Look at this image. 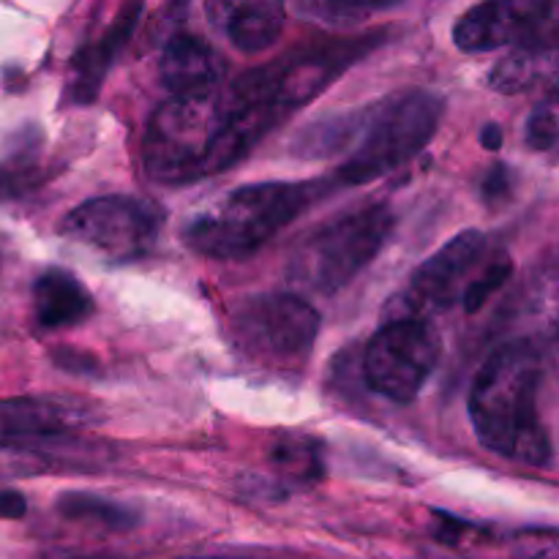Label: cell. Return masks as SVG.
<instances>
[{"label": "cell", "instance_id": "7c38bea8", "mask_svg": "<svg viewBox=\"0 0 559 559\" xmlns=\"http://www.w3.org/2000/svg\"><path fill=\"white\" fill-rule=\"evenodd\" d=\"M82 424V415L74 404L60 399H3L0 402V445H20V442L47 440L66 435Z\"/></svg>", "mask_w": 559, "mask_h": 559}, {"label": "cell", "instance_id": "4fadbf2b", "mask_svg": "<svg viewBox=\"0 0 559 559\" xmlns=\"http://www.w3.org/2000/svg\"><path fill=\"white\" fill-rule=\"evenodd\" d=\"M140 14H142V0H126L118 20L107 27V33H104L98 41L87 44L82 52H76L74 74H71V85H69L71 98H74L76 104H91L93 98H96L109 66H112V60L118 58L123 44L129 41V36L134 33L136 22H140Z\"/></svg>", "mask_w": 559, "mask_h": 559}, {"label": "cell", "instance_id": "ffe728a7", "mask_svg": "<svg viewBox=\"0 0 559 559\" xmlns=\"http://www.w3.org/2000/svg\"><path fill=\"white\" fill-rule=\"evenodd\" d=\"M511 271H513V262L508 260L506 254H500V257H495V260L489 262V265H484L480 267V273L478 276H469V282L464 284V309L469 311V314H473V311H478L480 306L486 304V300L491 298V295L497 293V289L502 287V284H506V278L511 276Z\"/></svg>", "mask_w": 559, "mask_h": 559}, {"label": "cell", "instance_id": "30bf717a", "mask_svg": "<svg viewBox=\"0 0 559 559\" xmlns=\"http://www.w3.org/2000/svg\"><path fill=\"white\" fill-rule=\"evenodd\" d=\"M549 25L551 0H484L456 22L453 41L464 52H489L535 41Z\"/></svg>", "mask_w": 559, "mask_h": 559}, {"label": "cell", "instance_id": "2e32d148", "mask_svg": "<svg viewBox=\"0 0 559 559\" xmlns=\"http://www.w3.org/2000/svg\"><path fill=\"white\" fill-rule=\"evenodd\" d=\"M555 71V44L549 38H535V41L519 44L508 58H502L489 74V85L495 91L508 93H524L540 80V76Z\"/></svg>", "mask_w": 559, "mask_h": 559}, {"label": "cell", "instance_id": "7402d4cb", "mask_svg": "<svg viewBox=\"0 0 559 559\" xmlns=\"http://www.w3.org/2000/svg\"><path fill=\"white\" fill-rule=\"evenodd\" d=\"M484 194L489 202H500L506 200V197H511V178H508V169L506 167H495L489 173V178H486L484 183Z\"/></svg>", "mask_w": 559, "mask_h": 559}, {"label": "cell", "instance_id": "5bb4252c", "mask_svg": "<svg viewBox=\"0 0 559 559\" xmlns=\"http://www.w3.org/2000/svg\"><path fill=\"white\" fill-rule=\"evenodd\" d=\"M162 82L173 96L180 93H202L218 85V66L213 49L200 36H175L162 52Z\"/></svg>", "mask_w": 559, "mask_h": 559}, {"label": "cell", "instance_id": "277c9868", "mask_svg": "<svg viewBox=\"0 0 559 559\" xmlns=\"http://www.w3.org/2000/svg\"><path fill=\"white\" fill-rule=\"evenodd\" d=\"M218 131V87L167 98L151 115L142 136V164L147 178L164 186H183L213 175Z\"/></svg>", "mask_w": 559, "mask_h": 559}, {"label": "cell", "instance_id": "8fae6325", "mask_svg": "<svg viewBox=\"0 0 559 559\" xmlns=\"http://www.w3.org/2000/svg\"><path fill=\"white\" fill-rule=\"evenodd\" d=\"M284 0H207V20L238 52L257 55L284 31Z\"/></svg>", "mask_w": 559, "mask_h": 559}, {"label": "cell", "instance_id": "5b68a950", "mask_svg": "<svg viewBox=\"0 0 559 559\" xmlns=\"http://www.w3.org/2000/svg\"><path fill=\"white\" fill-rule=\"evenodd\" d=\"M391 233L393 213L388 205H366L331 218L293 251L289 284L314 295L338 293L380 254Z\"/></svg>", "mask_w": 559, "mask_h": 559}, {"label": "cell", "instance_id": "9a60e30c", "mask_svg": "<svg viewBox=\"0 0 559 559\" xmlns=\"http://www.w3.org/2000/svg\"><path fill=\"white\" fill-rule=\"evenodd\" d=\"M33 311L41 328H69L93 314V298L80 278L66 271H47L33 284Z\"/></svg>", "mask_w": 559, "mask_h": 559}, {"label": "cell", "instance_id": "3957f363", "mask_svg": "<svg viewBox=\"0 0 559 559\" xmlns=\"http://www.w3.org/2000/svg\"><path fill=\"white\" fill-rule=\"evenodd\" d=\"M445 102L431 91H399L353 112V140L338 164V186H364L413 162L431 142Z\"/></svg>", "mask_w": 559, "mask_h": 559}, {"label": "cell", "instance_id": "e0dca14e", "mask_svg": "<svg viewBox=\"0 0 559 559\" xmlns=\"http://www.w3.org/2000/svg\"><path fill=\"white\" fill-rule=\"evenodd\" d=\"M58 511L71 522H93L107 530H131L136 524V513L129 508L93 495H63L58 500Z\"/></svg>", "mask_w": 559, "mask_h": 559}, {"label": "cell", "instance_id": "44dd1931", "mask_svg": "<svg viewBox=\"0 0 559 559\" xmlns=\"http://www.w3.org/2000/svg\"><path fill=\"white\" fill-rule=\"evenodd\" d=\"M557 131H559V118H557V96L555 91L533 109L527 120V145L535 151H551L557 145Z\"/></svg>", "mask_w": 559, "mask_h": 559}, {"label": "cell", "instance_id": "52a82bcc", "mask_svg": "<svg viewBox=\"0 0 559 559\" xmlns=\"http://www.w3.org/2000/svg\"><path fill=\"white\" fill-rule=\"evenodd\" d=\"M442 338L426 317L391 320L364 353V377L371 391L409 404L437 369Z\"/></svg>", "mask_w": 559, "mask_h": 559}, {"label": "cell", "instance_id": "9c48e42d", "mask_svg": "<svg viewBox=\"0 0 559 559\" xmlns=\"http://www.w3.org/2000/svg\"><path fill=\"white\" fill-rule=\"evenodd\" d=\"M484 233L467 229L456 235L413 273L407 287L388 304L385 320H407V317H426L448 309L464 293V284L484 260Z\"/></svg>", "mask_w": 559, "mask_h": 559}, {"label": "cell", "instance_id": "ba28073f", "mask_svg": "<svg viewBox=\"0 0 559 559\" xmlns=\"http://www.w3.org/2000/svg\"><path fill=\"white\" fill-rule=\"evenodd\" d=\"M162 216L145 200L109 194L87 200L60 222V235L109 260H136L156 243Z\"/></svg>", "mask_w": 559, "mask_h": 559}, {"label": "cell", "instance_id": "7a4b0ae2", "mask_svg": "<svg viewBox=\"0 0 559 559\" xmlns=\"http://www.w3.org/2000/svg\"><path fill=\"white\" fill-rule=\"evenodd\" d=\"M320 189L314 180L240 186L183 224V243L213 260H246L311 207Z\"/></svg>", "mask_w": 559, "mask_h": 559}, {"label": "cell", "instance_id": "d6986e66", "mask_svg": "<svg viewBox=\"0 0 559 559\" xmlns=\"http://www.w3.org/2000/svg\"><path fill=\"white\" fill-rule=\"evenodd\" d=\"M402 0H300V9L317 20L328 22H355L371 14L393 9Z\"/></svg>", "mask_w": 559, "mask_h": 559}, {"label": "cell", "instance_id": "6da1fadb", "mask_svg": "<svg viewBox=\"0 0 559 559\" xmlns=\"http://www.w3.org/2000/svg\"><path fill=\"white\" fill-rule=\"evenodd\" d=\"M544 358L530 342L502 344L480 366L469 393V418L480 445L524 467L551 462V440L538 418Z\"/></svg>", "mask_w": 559, "mask_h": 559}, {"label": "cell", "instance_id": "ac0fdd59", "mask_svg": "<svg viewBox=\"0 0 559 559\" xmlns=\"http://www.w3.org/2000/svg\"><path fill=\"white\" fill-rule=\"evenodd\" d=\"M273 467L284 473L287 478L306 484L317 480L322 475V456L320 445L309 437H282L273 445Z\"/></svg>", "mask_w": 559, "mask_h": 559}, {"label": "cell", "instance_id": "8992f818", "mask_svg": "<svg viewBox=\"0 0 559 559\" xmlns=\"http://www.w3.org/2000/svg\"><path fill=\"white\" fill-rule=\"evenodd\" d=\"M320 314L298 295H257L233 314V342L260 366L295 369L311 355Z\"/></svg>", "mask_w": 559, "mask_h": 559}, {"label": "cell", "instance_id": "d4e9b609", "mask_svg": "<svg viewBox=\"0 0 559 559\" xmlns=\"http://www.w3.org/2000/svg\"><path fill=\"white\" fill-rule=\"evenodd\" d=\"M194 559H235V557H194Z\"/></svg>", "mask_w": 559, "mask_h": 559}, {"label": "cell", "instance_id": "603a6c76", "mask_svg": "<svg viewBox=\"0 0 559 559\" xmlns=\"http://www.w3.org/2000/svg\"><path fill=\"white\" fill-rule=\"evenodd\" d=\"M25 513H27V502L20 491H11V489L0 491V519L14 522V519H22Z\"/></svg>", "mask_w": 559, "mask_h": 559}, {"label": "cell", "instance_id": "cb8c5ba5", "mask_svg": "<svg viewBox=\"0 0 559 559\" xmlns=\"http://www.w3.org/2000/svg\"><path fill=\"white\" fill-rule=\"evenodd\" d=\"M480 145L486 147V151H497V147H502V131L500 126L489 123L484 129V134H480Z\"/></svg>", "mask_w": 559, "mask_h": 559}]
</instances>
